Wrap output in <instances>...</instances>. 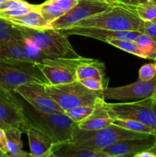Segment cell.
<instances>
[{
	"mask_svg": "<svg viewBox=\"0 0 156 157\" xmlns=\"http://www.w3.org/2000/svg\"><path fill=\"white\" fill-rule=\"evenodd\" d=\"M3 58L24 60L38 64L67 67L73 71H75L80 64L97 61V60L93 58L82 56L78 58H63L48 55L35 46L26 42L24 39L0 43V59Z\"/></svg>",
	"mask_w": 156,
	"mask_h": 157,
	"instance_id": "1",
	"label": "cell"
},
{
	"mask_svg": "<svg viewBox=\"0 0 156 157\" xmlns=\"http://www.w3.org/2000/svg\"><path fill=\"white\" fill-rule=\"evenodd\" d=\"M22 104L31 127L48 135L53 140L54 145L72 142L73 131L77 124L65 112L44 113L38 111L31 105L28 107Z\"/></svg>",
	"mask_w": 156,
	"mask_h": 157,
	"instance_id": "2",
	"label": "cell"
},
{
	"mask_svg": "<svg viewBox=\"0 0 156 157\" xmlns=\"http://www.w3.org/2000/svg\"><path fill=\"white\" fill-rule=\"evenodd\" d=\"M26 42L35 46L48 55L63 58H78V55L68 40V36L61 30L54 29H32L19 26Z\"/></svg>",
	"mask_w": 156,
	"mask_h": 157,
	"instance_id": "3",
	"label": "cell"
},
{
	"mask_svg": "<svg viewBox=\"0 0 156 157\" xmlns=\"http://www.w3.org/2000/svg\"><path fill=\"white\" fill-rule=\"evenodd\" d=\"M149 135L152 134L131 131L114 124L98 130H84L76 127L73 131L72 143L80 148L100 153L106 147L122 140L144 137Z\"/></svg>",
	"mask_w": 156,
	"mask_h": 157,
	"instance_id": "4",
	"label": "cell"
},
{
	"mask_svg": "<svg viewBox=\"0 0 156 157\" xmlns=\"http://www.w3.org/2000/svg\"><path fill=\"white\" fill-rule=\"evenodd\" d=\"M26 84H49L40 65L37 63L14 59H0V84L8 90H14Z\"/></svg>",
	"mask_w": 156,
	"mask_h": 157,
	"instance_id": "5",
	"label": "cell"
},
{
	"mask_svg": "<svg viewBox=\"0 0 156 157\" xmlns=\"http://www.w3.org/2000/svg\"><path fill=\"white\" fill-rule=\"evenodd\" d=\"M141 21L142 20L128 6L117 3L111 9L82 20L71 27L99 28L113 31H138Z\"/></svg>",
	"mask_w": 156,
	"mask_h": 157,
	"instance_id": "6",
	"label": "cell"
},
{
	"mask_svg": "<svg viewBox=\"0 0 156 157\" xmlns=\"http://www.w3.org/2000/svg\"><path fill=\"white\" fill-rule=\"evenodd\" d=\"M44 87L49 96L64 112L80 106L96 104L104 100L102 90H90L77 80L58 85L46 84Z\"/></svg>",
	"mask_w": 156,
	"mask_h": 157,
	"instance_id": "7",
	"label": "cell"
},
{
	"mask_svg": "<svg viewBox=\"0 0 156 157\" xmlns=\"http://www.w3.org/2000/svg\"><path fill=\"white\" fill-rule=\"evenodd\" d=\"M104 106L113 119L137 121L151 127L156 133V102L152 97L132 102H105Z\"/></svg>",
	"mask_w": 156,
	"mask_h": 157,
	"instance_id": "8",
	"label": "cell"
},
{
	"mask_svg": "<svg viewBox=\"0 0 156 157\" xmlns=\"http://www.w3.org/2000/svg\"><path fill=\"white\" fill-rule=\"evenodd\" d=\"M13 93L0 84V127L3 130L17 128L26 133L31 127L30 123L22 102Z\"/></svg>",
	"mask_w": 156,
	"mask_h": 157,
	"instance_id": "9",
	"label": "cell"
},
{
	"mask_svg": "<svg viewBox=\"0 0 156 157\" xmlns=\"http://www.w3.org/2000/svg\"><path fill=\"white\" fill-rule=\"evenodd\" d=\"M114 5L99 0H79L76 6L50 22L47 28L58 30L68 29L82 20L111 9Z\"/></svg>",
	"mask_w": 156,
	"mask_h": 157,
	"instance_id": "10",
	"label": "cell"
},
{
	"mask_svg": "<svg viewBox=\"0 0 156 157\" xmlns=\"http://www.w3.org/2000/svg\"><path fill=\"white\" fill-rule=\"evenodd\" d=\"M156 90V78L151 81L138 80L132 84L116 87H106L102 90V97L106 100L127 101L129 100L145 99L154 95Z\"/></svg>",
	"mask_w": 156,
	"mask_h": 157,
	"instance_id": "11",
	"label": "cell"
},
{
	"mask_svg": "<svg viewBox=\"0 0 156 157\" xmlns=\"http://www.w3.org/2000/svg\"><path fill=\"white\" fill-rule=\"evenodd\" d=\"M29 105L38 111L44 113L64 112V110L47 93L44 84H26L20 85L14 90Z\"/></svg>",
	"mask_w": 156,
	"mask_h": 157,
	"instance_id": "12",
	"label": "cell"
},
{
	"mask_svg": "<svg viewBox=\"0 0 156 157\" xmlns=\"http://www.w3.org/2000/svg\"><path fill=\"white\" fill-rule=\"evenodd\" d=\"M154 142V135L139 138L122 140L102 150L105 157L132 156L142 151L148 150Z\"/></svg>",
	"mask_w": 156,
	"mask_h": 157,
	"instance_id": "13",
	"label": "cell"
},
{
	"mask_svg": "<svg viewBox=\"0 0 156 157\" xmlns=\"http://www.w3.org/2000/svg\"><path fill=\"white\" fill-rule=\"evenodd\" d=\"M64 34L68 35H80L94 38L99 41H105L113 38L118 39H128L135 41L140 35L138 31H113L99 28H77L71 27L69 29H61Z\"/></svg>",
	"mask_w": 156,
	"mask_h": 157,
	"instance_id": "14",
	"label": "cell"
},
{
	"mask_svg": "<svg viewBox=\"0 0 156 157\" xmlns=\"http://www.w3.org/2000/svg\"><path fill=\"white\" fill-rule=\"evenodd\" d=\"M30 145L31 153L33 157H49L54 142L46 133L35 127H30L26 131Z\"/></svg>",
	"mask_w": 156,
	"mask_h": 157,
	"instance_id": "15",
	"label": "cell"
},
{
	"mask_svg": "<svg viewBox=\"0 0 156 157\" xmlns=\"http://www.w3.org/2000/svg\"><path fill=\"white\" fill-rule=\"evenodd\" d=\"M106 101H102L98 106L96 111L84 121L77 124L78 128L84 130H98L113 124V120L109 116L105 109Z\"/></svg>",
	"mask_w": 156,
	"mask_h": 157,
	"instance_id": "16",
	"label": "cell"
},
{
	"mask_svg": "<svg viewBox=\"0 0 156 157\" xmlns=\"http://www.w3.org/2000/svg\"><path fill=\"white\" fill-rule=\"evenodd\" d=\"M41 71L47 80L49 84L58 85V84H68L76 81L75 71L70 70L67 67H54V66L39 64Z\"/></svg>",
	"mask_w": 156,
	"mask_h": 157,
	"instance_id": "17",
	"label": "cell"
},
{
	"mask_svg": "<svg viewBox=\"0 0 156 157\" xmlns=\"http://www.w3.org/2000/svg\"><path fill=\"white\" fill-rule=\"evenodd\" d=\"M49 157H105L103 153L80 148L72 142L54 145Z\"/></svg>",
	"mask_w": 156,
	"mask_h": 157,
	"instance_id": "18",
	"label": "cell"
},
{
	"mask_svg": "<svg viewBox=\"0 0 156 157\" xmlns=\"http://www.w3.org/2000/svg\"><path fill=\"white\" fill-rule=\"evenodd\" d=\"M8 21L23 27L32 28V29H46L48 25V22L41 16V14L37 10L36 8L27 13L21 15L15 18H7Z\"/></svg>",
	"mask_w": 156,
	"mask_h": 157,
	"instance_id": "19",
	"label": "cell"
},
{
	"mask_svg": "<svg viewBox=\"0 0 156 157\" xmlns=\"http://www.w3.org/2000/svg\"><path fill=\"white\" fill-rule=\"evenodd\" d=\"M103 68L104 64L99 61L93 63L80 64L75 69L76 80L81 81L87 78H95L102 81L106 85V83L105 82L106 77Z\"/></svg>",
	"mask_w": 156,
	"mask_h": 157,
	"instance_id": "20",
	"label": "cell"
},
{
	"mask_svg": "<svg viewBox=\"0 0 156 157\" xmlns=\"http://www.w3.org/2000/svg\"><path fill=\"white\" fill-rule=\"evenodd\" d=\"M23 39L18 25L0 18V43Z\"/></svg>",
	"mask_w": 156,
	"mask_h": 157,
	"instance_id": "21",
	"label": "cell"
},
{
	"mask_svg": "<svg viewBox=\"0 0 156 157\" xmlns=\"http://www.w3.org/2000/svg\"><path fill=\"white\" fill-rule=\"evenodd\" d=\"M5 130L7 140L8 157H12V155L18 153L22 150L23 143L21 141L22 132L17 128H9Z\"/></svg>",
	"mask_w": 156,
	"mask_h": 157,
	"instance_id": "22",
	"label": "cell"
},
{
	"mask_svg": "<svg viewBox=\"0 0 156 157\" xmlns=\"http://www.w3.org/2000/svg\"><path fill=\"white\" fill-rule=\"evenodd\" d=\"M142 21H151L156 18V2L148 0L136 6H127Z\"/></svg>",
	"mask_w": 156,
	"mask_h": 157,
	"instance_id": "23",
	"label": "cell"
},
{
	"mask_svg": "<svg viewBox=\"0 0 156 157\" xmlns=\"http://www.w3.org/2000/svg\"><path fill=\"white\" fill-rule=\"evenodd\" d=\"M113 124L131 131L137 132V133H146V134L155 135V132L145 124L139 122L137 121L129 119H114Z\"/></svg>",
	"mask_w": 156,
	"mask_h": 157,
	"instance_id": "24",
	"label": "cell"
},
{
	"mask_svg": "<svg viewBox=\"0 0 156 157\" xmlns=\"http://www.w3.org/2000/svg\"><path fill=\"white\" fill-rule=\"evenodd\" d=\"M37 10L41 14V16L48 22V25L62 16L66 12L65 11L49 2L47 0L42 4L37 5Z\"/></svg>",
	"mask_w": 156,
	"mask_h": 157,
	"instance_id": "25",
	"label": "cell"
},
{
	"mask_svg": "<svg viewBox=\"0 0 156 157\" xmlns=\"http://www.w3.org/2000/svg\"><path fill=\"white\" fill-rule=\"evenodd\" d=\"M135 41L144 54L145 59L154 60L156 58V42L152 38L141 33Z\"/></svg>",
	"mask_w": 156,
	"mask_h": 157,
	"instance_id": "26",
	"label": "cell"
},
{
	"mask_svg": "<svg viewBox=\"0 0 156 157\" xmlns=\"http://www.w3.org/2000/svg\"><path fill=\"white\" fill-rule=\"evenodd\" d=\"M105 101V100H102V101ZM102 101H100V102L97 103L96 104H93V105L80 106V107H75V108L70 109V110L65 111V113L70 119L73 120L74 122L79 123L80 121H84L85 119L88 118L92 114H93V113L97 109L99 104Z\"/></svg>",
	"mask_w": 156,
	"mask_h": 157,
	"instance_id": "27",
	"label": "cell"
},
{
	"mask_svg": "<svg viewBox=\"0 0 156 157\" xmlns=\"http://www.w3.org/2000/svg\"><path fill=\"white\" fill-rule=\"evenodd\" d=\"M108 44L113 45L117 48L126 52L128 53L132 54L133 55L139 57L141 58H145V55L142 53V51L139 49L138 45L136 44V41L128 39H118V38H113L107 41Z\"/></svg>",
	"mask_w": 156,
	"mask_h": 157,
	"instance_id": "28",
	"label": "cell"
},
{
	"mask_svg": "<svg viewBox=\"0 0 156 157\" xmlns=\"http://www.w3.org/2000/svg\"><path fill=\"white\" fill-rule=\"evenodd\" d=\"M36 5H32L24 0H8L2 4L1 10H12V9H34Z\"/></svg>",
	"mask_w": 156,
	"mask_h": 157,
	"instance_id": "29",
	"label": "cell"
},
{
	"mask_svg": "<svg viewBox=\"0 0 156 157\" xmlns=\"http://www.w3.org/2000/svg\"><path fill=\"white\" fill-rule=\"evenodd\" d=\"M156 78V67L154 63H148L142 65L139 71V79L148 81Z\"/></svg>",
	"mask_w": 156,
	"mask_h": 157,
	"instance_id": "30",
	"label": "cell"
},
{
	"mask_svg": "<svg viewBox=\"0 0 156 157\" xmlns=\"http://www.w3.org/2000/svg\"><path fill=\"white\" fill-rule=\"evenodd\" d=\"M138 32L148 35L156 42V18L151 21H141Z\"/></svg>",
	"mask_w": 156,
	"mask_h": 157,
	"instance_id": "31",
	"label": "cell"
},
{
	"mask_svg": "<svg viewBox=\"0 0 156 157\" xmlns=\"http://www.w3.org/2000/svg\"><path fill=\"white\" fill-rule=\"evenodd\" d=\"M79 81H80L81 84L85 87L90 89V90H96V91L102 90L106 87L102 81L95 79V78H87V79L81 80Z\"/></svg>",
	"mask_w": 156,
	"mask_h": 157,
	"instance_id": "32",
	"label": "cell"
},
{
	"mask_svg": "<svg viewBox=\"0 0 156 157\" xmlns=\"http://www.w3.org/2000/svg\"><path fill=\"white\" fill-rule=\"evenodd\" d=\"M47 1L55 5L67 12V11L70 10L72 8L76 6L79 0H47Z\"/></svg>",
	"mask_w": 156,
	"mask_h": 157,
	"instance_id": "33",
	"label": "cell"
},
{
	"mask_svg": "<svg viewBox=\"0 0 156 157\" xmlns=\"http://www.w3.org/2000/svg\"><path fill=\"white\" fill-rule=\"evenodd\" d=\"M0 151L6 156H8V148L7 140L5 130L0 127Z\"/></svg>",
	"mask_w": 156,
	"mask_h": 157,
	"instance_id": "34",
	"label": "cell"
},
{
	"mask_svg": "<svg viewBox=\"0 0 156 157\" xmlns=\"http://www.w3.org/2000/svg\"><path fill=\"white\" fill-rule=\"evenodd\" d=\"M12 157H33L32 156V153H27L25 151H23V150H21L20 152H18V153H15V154L12 155Z\"/></svg>",
	"mask_w": 156,
	"mask_h": 157,
	"instance_id": "35",
	"label": "cell"
},
{
	"mask_svg": "<svg viewBox=\"0 0 156 157\" xmlns=\"http://www.w3.org/2000/svg\"><path fill=\"white\" fill-rule=\"evenodd\" d=\"M134 157H154V155L148 150H145V151H142L141 153H137Z\"/></svg>",
	"mask_w": 156,
	"mask_h": 157,
	"instance_id": "36",
	"label": "cell"
},
{
	"mask_svg": "<svg viewBox=\"0 0 156 157\" xmlns=\"http://www.w3.org/2000/svg\"><path fill=\"white\" fill-rule=\"evenodd\" d=\"M118 1L125 6H136V5L139 4L136 0H118Z\"/></svg>",
	"mask_w": 156,
	"mask_h": 157,
	"instance_id": "37",
	"label": "cell"
},
{
	"mask_svg": "<svg viewBox=\"0 0 156 157\" xmlns=\"http://www.w3.org/2000/svg\"><path fill=\"white\" fill-rule=\"evenodd\" d=\"M148 151L151 152L153 155H154V157H156V134L154 135V144H153L152 147L148 150Z\"/></svg>",
	"mask_w": 156,
	"mask_h": 157,
	"instance_id": "38",
	"label": "cell"
},
{
	"mask_svg": "<svg viewBox=\"0 0 156 157\" xmlns=\"http://www.w3.org/2000/svg\"><path fill=\"white\" fill-rule=\"evenodd\" d=\"M99 1H102V2H109V3H113V4H116V3H120L118 0H99Z\"/></svg>",
	"mask_w": 156,
	"mask_h": 157,
	"instance_id": "39",
	"label": "cell"
},
{
	"mask_svg": "<svg viewBox=\"0 0 156 157\" xmlns=\"http://www.w3.org/2000/svg\"><path fill=\"white\" fill-rule=\"evenodd\" d=\"M136 1H137L139 3H141V2H145L148 1V0H136Z\"/></svg>",
	"mask_w": 156,
	"mask_h": 157,
	"instance_id": "40",
	"label": "cell"
},
{
	"mask_svg": "<svg viewBox=\"0 0 156 157\" xmlns=\"http://www.w3.org/2000/svg\"><path fill=\"white\" fill-rule=\"evenodd\" d=\"M152 98H154V101H155V102H156V90H155V92H154V95H153V96H152Z\"/></svg>",
	"mask_w": 156,
	"mask_h": 157,
	"instance_id": "41",
	"label": "cell"
},
{
	"mask_svg": "<svg viewBox=\"0 0 156 157\" xmlns=\"http://www.w3.org/2000/svg\"><path fill=\"white\" fill-rule=\"evenodd\" d=\"M6 1H8V0H0V2L3 3V2H6Z\"/></svg>",
	"mask_w": 156,
	"mask_h": 157,
	"instance_id": "42",
	"label": "cell"
},
{
	"mask_svg": "<svg viewBox=\"0 0 156 157\" xmlns=\"http://www.w3.org/2000/svg\"><path fill=\"white\" fill-rule=\"evenodd\" d=\"M154 65H155V67H156V58L154 59Z\"/></svg>",
	"mask_w": 156,
	"mask_h": 157,
	"instance_id": "43",
	"label": "cell"
},
{
	"mask_svg": "<svg viewBox=\"0 0 156 157\" xmlns=\"http://www.w3.org/2000/svg\"><path fill=\"white\" fill-rule=\"evenodd\" d=\"M2 3L0 2V10H1V9H2Z\"/></svg>",
	"mask_w": 156,
	"mask_h": 157,
	"instance_id": "44",
	"label": "cell"
},
{
	"mask_svg": "<svg viewBox=\"0 0 156 157\" xmlns=\"http://www.w3.org/2000/svg\"><path fill=\"white\" fill-rule=\"evenodd\" d=\"M151 1H153V2H156V0H151Z\"/></svg>",
	"mask_w": 156,
	"mask_h": 157,
	"instance_id": "45",
	"label": "cell"
}]
</instances>
